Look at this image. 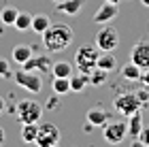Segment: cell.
Instances as JSON below:
<instances>
[{"label":"cell","mask_w":149,"mask_h":147,"mask_svg":"<svg viewBox=\"0 0 149 147\" xmlns=\"http://www.w3.org/2000/svg\"><path fill=\"white\" fill-rule=\"evenodd\" d=\"M36 132H38V122L22 124V139L26 143H34L36 141Z\"/></svg>","instance_id":"obj_22"},{"label":"cell","mask_w":149,"mask_h":147,"mask_svg":"<svg viewBox=\"0 0 149 147\" xmlns=\"http://www.w3.org/2000/svg\"><path fill=\"white\" fill-rule=\"evenodd\" d=\"M98 56H100V49L96 45H81L74 53V64H77L79 72H85V75H90V72L96 68V62H98Z\"/></svg>","instance_id":"obj_2"},{"label":"cell","mask_w":149,"mask_h":147,"mask_svg":"<svg viewBox=\"0 0 149 147\" xmlns=\"http://www.w3.org/2000/svg\"><path fill=\"white\" fill-rule=\"evenodd\" d=\"M141 2H143L145 6H149V0H141Z\"/></svg>","instance_id":"obj_34"},{"label":"cell","mask_w":149,"mask_h":147,"mask_svg":"<svg viewBox=\"0 0 149 147\" xmlns=\"http://www.w3.org/2000/svg\"><path fill=\"white\" fill-rule=\"evenodd\" d=\"M119 45V32L115 28H102L96 34V47L100 51H115Z\"/></svg>","instance_id":"obj_8"},{"label":"cell","mask_w":149,"mask_h":147,"mask_svg":"<svg viewBox=\"0 0 149 147\" xmlns=\"http://www.w3.org/2000/svg\"><path fill=\"white\" fill-rule=\"evenodd\" d=\"M94 128H96V126H94V124H90V122H87V124L83 126V132H92Z\"/></svg>","instance_id":"obj_30"},{"label":"cell","mask_w":149,"mask_h":147,"mask_svg":"<svg viewBox=\"0 0 149 147\" xmlns=\"http://www.w3.org/2000/svg\"><path fill=\"white\" fill-rule=\"evenodd\" d=\"M87 83H90V77H87L85 72L70 75V92H83Z\"/></svg>","instance_id":"obj_23"},{"label":"cell","mask_w":149,"mask_h":147,"mask_svg":"<svg viewBox=\"0 0 149 147\" xmlns=\"http://www.w3.org/2000/svg\"><path fill=\"white\" fill-rule=\"evenodd\" d=\"M4 109H6V102H4L2 98H0V115H2V113H4Z\"/></svg>","instance_id":"obj_31"},{"label":"cell","mask_w":149,"mask_h":147,"mask_svg":"<svg viewBox=\"0 0 149 147\" xmlns=\"http://www.w3.org/2000/svg\"><path fill=\"white\" fill-rule=\"evenodd\" d=\"M15 117L19 119V124H30V122H40L43 117V107L36 100L26 98L15 107Z\"/></svg>","instance_id":"obj_3"},{"label":"cell","mask_w":149,"mask_h":147,"mask_svg":"<svg viewBox=\"0 0 149 147\" xmlns=\"http://www.w3.org/2000/svg\"><path fill=\"white\" fill-rule=\"evenodd\" d=\"M136 145L141 147H149V126H143L141 128V132H139V137H136Z\"/></svg>","instance_id":"obj_26"},{"label":"cell","mask_w":149,"mask_h":147,"mask_svg":"<svg viewBox=\"0 0 149 147\" xmlns=\"http://www.w3.org/2000/svg\"><path fill=\"white\" fill-rule=\"evenodd\" d=\"M51 2H56V4H58V2H62V0H51Z\"/></svg>","instance_id":"obj_35"},{"label":"cell","mask_w":149,"mask_h":147,"mask_svg":"<svg viewBox=\"0 0 149 147\" xmlns=\"http://www.w3.org/2000/svg\"><path fill=\"white\" fill-rule=\"evenodd\" d=\"M34 53H32V47L30 45H26V43H19V45H15L13 47V51H11V58H13V62L15 64H19L22 66L28 58H32Z\"/></svg>","instance_id":"obj_14"},{"label":"cell","mask_w":149,"mask_h":147,"mask_svg":"<svg viewBox=\"0 0 149 147\" xmlns=\"http://www.w3.org/2000/svg\"><path fill=\"white\" fill-rule=\"evenodd\" d=\"M51 26V19L45 15V13H38V15H32V26L30 30H34L36 34H43V32Z\"/></svg>","instance_id":"obj_18"},{"label":"cell","mask_w":149,"mask_h":147,"mask_svg":"<svg viewBox=\"0 0 149 147\" xmlns=\"http://www.w3.org/2000/svg\"><path fill=\"white\" fill-rule=\"evenodd\" d=\"M51 72H53V77H70L72 64L66 62V60H58L56 64H51Z\"/></svg>","instance_id":"obj_21"},{"label":"cell","mask_w":149,"mask_h":147,"mask_svg":"<svg viewBox=\"0 0 149 147\" xmlns=\"http://www.w3.org/2000/svg\"><path fill=\"white\" fill-rule=\"evenodd\" d=\"M147 30H149V28H147Z\"/></svg>","instance_id":"obj_36"},{"label":"cell","mask_w":149,"mask_h":147,"mask_svg":"<svg viewBox=\"0 0 149 147\" xmlns=\"http://www.w3.org/2000/svg\"><path fill=\"white\" fill-rule=\"evenodd\" d=\"M117 15H119L117 4H113V2H104L96 13H94V22H96V24H109V22H113V19L117 17Z\"/></svg>","instance_id":"obj_10"},{"label":"cell","mask_w":149,"mask_h":147,"mask_svg":"<svg viewBox=\"0 0 149 147\" xmlns=\"http://www.w3.org/2000/svg\"><path fill=\"white\" fill-rule=\"evenodd\" d=\"M109 119H111V113L107 111L104 107H100V105H98V107H92V109L87 111V122L94 124L96 128H102Z\"/></svg>","instance_id":"obj_12"},{"label":"cell","mask_w":149,"mask_h":147,"mask_svg":"<svg viewBox=\"0 0 149 147\" xmlns=\"http://www.w3.org/2000/svg\"><path fill=\"white\" fill-rule=\"evenodd\" d=\"M22 66L26 70H32V72H47V70H51V60L47 56H32Z\"/></svg>","instance_id":"obj_11"},{"label":"cell","mask_w":149,"mask_h":147,"mask_svg":"<svg viewBox=\"0 0 149 147\" xmlns=\"http://www.w3.org/2000/svg\"><path fill=\"white\" fill-rule=\"evenodd\" d=\"M96 66H98V68H102V70H107V72H111V70L117 68V60H115L113 51H100Z\"/></svg>","instance_id":"obj_15"},{"label":"cell","mask_w":149,"mask_h":147,"mask_svg":"<svg viewBox=\"0 0 149 147\" xmlns=\"http://www.w3.org/2000/svg\"><path fill=\"white\" fill-rule=\"evenodd\" d=\"M43 45L49 53H60L72 43V28L68 24H51L43 34Z\"/></svg>","instance_id":"obj_1"},{"label":"cell","mask_w":149,"mask_h":147,"mask_svg":"<svg viewBox=\"0 0 149 147\" xmlns=\"http://www.w3.org/2000/svg\"><path fill=\"white\" fill-rule=\"evenodd\" d=\"M83 4H85V0H62V2H58V13H64V15H79L81 9H83Z\"/></svg>","instance_id":"obj_13"},{"label":"cell","mask_w":149,"mask_h":147,"mask_svg":"<svg viewBox=\"0 0 149 147\" xmlns=\"http://www.w3.org/2000/svg\"><path fill=\"white\" fill-rule=\"evenodd\" d=\"M17 15H19V9L17 6H4L2 11H0V24L2 26H13L15 24V19H17Z\"/></svg>","instance_id":"obj_20"},{"label":"cell","mask_w":149,"mask_h":147,"mask_svg":"<svg viewBox=\"0 0 149 147\" xmlns=\"http://www.w3.org/2000/svg\"><path fill=\"white\" fill-rule=\"evenodd\" d=\"M104 2H113V4H119L121 0H104Z\"/></svg>","instance_id":"obj_33"},{"label":"cell","mask_w":149,"mask_h":147,"mask_svg":"<svg viewBox=\"0 0 149 147\" xmlns=\"http://www.w3.org/2000/svg\"><path fill=\"white\" fill-rule=\"evenodd\" d=\"M130 60H132L134 64H139L141 68H149V41H147V38L139 41V43L132 47Z\"/></svg>","instance_id":"obj_9"},{"label":"cell","mask_w":149,"mask_h":147,"mask_svg":"<svg viewBox=\"0 0 149 147\" xmlns=\"http://www.w3.org/2000/svg\"><path fill=\"white\" fill-rule=\"evenodd\" d=\"M11 62L6 58H0V77H11Z\"/></svg>","instance_id":"obj_27"},{"label":"cell","mask_w":149,"mask_h":147,"mask_svg":"<svg viewBox=\"0 0 149 147\" xmlns=\"http://www.w3.org/2000/svg\"><path fill=\"white\" fill-rule=\"evenodd\" d=\"M141 72H143V68L130 60V62L121 68V79H124V81H139V79H141Z\"/></svg>","instance_id":"obj_16"},{"label":"cell","mask_w":149,"mask_h":147,"mask_svg":"<svg viewBox=\"0 0 149 147\" xmlns=\"http://www.w3.org/2000/svg\"><path fill=\"white\" fill-rule=\"evenodd\" d=\"M60 98H62V96H60V94H56V96H51L49 100H47V105H45V109H49V111H53V109H56V107L60 105Z\"/></svg>","instance_id":"obj_28"},{"label":"cell","mask_w":149,"mask_h":147,"mask_svg":"<svg viewBox=\"0 0 149 147\" xmlns=\"http://www.w3.org/2000/svg\"><path fill=\"white\" fill-rule=\"evenodd\" d=\"M4 139H6V137H4V128H2V126H0V145L4 143Z\"/></svg>","instance_id":"obj_32"},{"label":"cell","mask_w":149,"mask_h":147,"mask_svg":"<svg viewBox=\"0 0 149 147\" xmlns=\"http://www.w3.org/2000/svg\"><path fill=\"white\" fill-rule=\"evenodd\" d=\"M51 90H53V94L64 96L66 92H70V77H53Z\"/></svg>","instance_id":"obj_19"},{"label":"cell","mask_w":149,"mask_h":147,"mask_svg":"<svg viewBox=\"0 0 149 147\" xmlns=\"http://www.w3.org/2000/svg\"><path fill=\"white\" fill-rule=\"evenodd\" d=\"M11 77L15 79V83L19 85V88L28 90V92H32V94H38L40 88H43V79L38 77V72H32V70L22 68V70H15Z\"/></svg>","instance_id":"obj_5"},{"label":"cell","mask_w":149,"mask_h":147,"mask_svg":"<svg viewBox=\"0 0 149 147\" xmlns=\"http://www.w3.org/2000/svg\"><path fill=\"white\" fill-rule=\"evenodd\" d=\"M87 77H90V83H92V85H102V83H107V77H109V72L96 66V68H94Z\"/></svg>","instance_id":"obj_25"},{"label":"cell","mask_w":149,"mask_h":147,"mask_svg":"<svg viewBox=\"0 0 149 147\" xmlns=\"http://www.w3.org/2000/svg\"><path fill=\"white\" fill-rule=\"evenodd\" d=\"M102 137H104L107 143L119 145L128 137V126H126V122H111V119H109V122L102 126Z\"/></svg>","instance_id":"obj_7"},{"label":"cell","mask_w":149,"mask_h":147,"mask_svg":"<svg viewBox=\"0 0 149 147\" xmlns=\"http://www.w3.org/2000/svg\"><path fill=\"white\" fill-rule=\"evenodd\" d=\"M13 26H15V30H19V32H28L30 26H32V15L26 13V11H19V15H17Z\"/></svg>","instance_id":"obj_24"},{"label":"cell","mask_w":149,"mask_h":147,"mask_svg":"<svg viewBox=\"0 0 149 147\" xmlns=\"http://www.w3.org/2000/svg\"><path fill=\"white\" fill-rule=\"evenodd\" d=\"M58 141H60V130H58L56 124H51V122L38 124V132H36L34 145H38V147H53V145H58Z\"/></svg>","instance_id":"obj_6"},{"label":"cell","mask_w":149,"mask_h":147,"mask_svg":"<svg viewBox=\"0 0 149 147\" xmlns=\"http://www.w3.org/2000/svg\"><path fill=\"white\" fill-rule=\"evenodd\" d=\"M141 107H143V102H141L136 92H124V94H119L115 98V111L121 113V115H126V117L141 111Z\"/></svg>","instance_id":"obj_4"},{"label":"cell","mask_w":149,"mask_h":147,"mask_svg":"<svg viewBox=\"0 0 149 147\" xmlns=\"http://www.w3.org/2000/svg\"><path fill=\"white\" fill-rule=\"evenodd\" d=\"M141 83H143V88L149 90V68H143V72H141V79H139Z\"/></svg>","instance_id":"obj_29"},{"label":"cell","mask_w":149,"mask_h":147,"mask_svg":"<svg viewBox=\"0 0 149 147\" xmlns=\"http://www.w3.org/2000/svg\"><path fill=\"white\" fill-rule=\"evenodd\" d=\"M126 126H128V134H130L132 139H136L141 128H143V117H141V113L136 111V113H132V115H128Z\"/></svg>","instance_id":"obj_17"}]
</instances>
